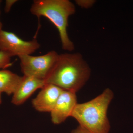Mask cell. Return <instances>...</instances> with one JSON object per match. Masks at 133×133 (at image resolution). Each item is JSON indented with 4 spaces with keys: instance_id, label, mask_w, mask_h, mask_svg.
Instances as JSON below:
<instances>
[{
    "instance_id": "6da1fadb",
    "label": "cell",
    "mask_w": 133,
    "mask_h": 133,
    "mask_svg": "<svg viewBox=\"0 0 133 133\" xmlns=\"http://www.w3.org/2000/svg\"><path fill=\"white\" fill-rule=\"evenodd\" d=\"M90 68L79 52L59 54L45 83L55 85L64 90L76 93L90 77Z\"/></svg>"
},
{
    "instance_id": "7a4b0ae2",
    "label": "cell",
    "mask_w": 133,
    "mask_h": 133,
    "mask_svg": "<svg viewBox=\"0 0 133 133\" xmlns=\"http://www.w3.org/2000/svg\"><path fill=\"white\" fill-rule=\"evenodd\" d=\"M113 97L112 91L106 88L93 99L78 103L71 116L78 122L79 126L90 133H108L110 125L107 111Z\"/></svg>"
},
{
    "instance_id": "3957f363",
    "label": "cell",
    "mask_w": 133,
    "mask_h": 133,
    "mask_svg": "<svg viewBox=\"0 0 133 133\" xmlns=\"http://www.w3.org/2000/svg\"><path fill=\"white\" fill-rule=\"evenodd\" d=\"M76 7L69 0H35L30 9L32 14L38 19L45 17L57 28L62 49L68 51L74 49V43L68 35L69 17L76 12Z\"/></svg>"
},
{
    "instance_id": "277c9868",
    "label": "cell",
    "mask_w": 133,
    "mask_h": 133,
    "mask_svg": "<svg viewBox=\"0 0 133 133\" xmlns=\"http://www.w3.org/2000/svg\"><path fill=\"white\" fill-rule=\"evenodd\" d=\"M59 55L56 51L52 50L37 56L31 55L19 56L22 72L25 76L45 81L57 61Z\"/></svg>"
},
{
    "instance_id": "5b68a950",
    "label": "cell",
    "mask_w": 133,
    "mask_h": 133,
    "mask_svg": "<svg viewBox=\"0 0 133 133\" xmlns=\"http://www.w3.org/2000/svg\"><path fill=\"white\" fill-rule=\"evenodd\" d=\"M41 47L39 43L35 38L26 41L23 40L15 33L0 30V51L14 56L31 55Z\"/></svg>"
},
{
    "instance_id": "8992f818",
    "label": "cell",
    "mask_w": 133,
    "mask_h": 133,
    "mask_svg": "<svg viewBox=\"0 0 133 133\" xmlns=\"http://www.w3.org/2000/svg\"><path fill=\"white\" fill-rule=\"evenodd\" d=\"M77 104L76 93L63 90L50 112L52 123L56 125L61 124L71 116Z\"/></svg>"
},
{
    "instance_id": "52a82bcc",
    "label": "cell",
    "mask_w": 133,
    "mask_h": 133,
    "mask_svg": "<svg viewBox=\"0 0 133 133\" xmlns=\"http://www.w3.org/2000/svg\"><path fill=\"white\" fill-rule=\"evenodd\" d=\"M32 101L33 107L40 112H50L54 108L63 89L51 84L46 83Z\"/></svg>"
},
{
    "instance_id": "ba28073f",
    "label": "cell",
    "mask_w": 133,
    "mask_h": 133,
    "mask_svg": "<svg viewBox=\"0 0 133 133\" xmlns=\"http://www.w3.org/2000/svg\"><path fill=\"white\" fill-rule=\"evenodd\" d=\"M45 84L44 80L24 75L13 94L12 103L17 106L23 104L36 90L42 88Z\"/></svg>"
},
{
    "instance_id": "9c48e42d",
    "label": "cell",
    "mask_w": 133,
    "mask_h": 133,
    "mask_svg": "<svg viewBox=\"0 0 133 133\" xmlns=\"http://www.w3.org/2000/svg\"><path fill=\"white\" fill-rule=\"evenodd\" d=\"M22 78V77L6 69L0 70V94L13 95Z\"/></svg>"
},
{
    "instance_id": "30bf717a",
    "label": "cell",
    "mask_w": 133,
    "mask_h": 133,
    "mask_svg": "<svg viewBox=\"0 0 133 133\" xmlns=\"http://www.w3.org/2000/svg\"><path fill=\"white\" fill-rule=\"evenodd\" d=\"M11 57L6 52L0 51V69H6L12 65Z\"/></svg>"
},
{
    "instance_id": "8fae6325",
    "label": "cell",
    "mask_w": 133,
    "mask_h": 133,
    "mask_svg": "<svg viewBox=\"0 0 133 133\" xmlns=\"http://www.w3.org/2000/svg\"><path fill=\"white\" fill-rule=\"evenodd\" d=\"M75 2L78 6L83 8L88 9L91 8L95 4L94 0H77Z\"/></svg>"
},
{
    "instance_id": "7c38bea8",
    "label": "cell",
    "mask_w": 133,
    "mask_h": 133,
    "mask_svg": "<svg viewBox=\"0 0 133 133\" xmlns=\"http://www.w3.org/2000/svg\"><path fill=\"white\" fill-rule=\"evenodd\" d=\"M17 0H6L5 1V5L4 8V11L8 14L10 11L12 6L15 3L17 2Z\"/></svg>"
},
{
    "instance_id": "4fadbf2b",
    "label": "cell",
    "mask_w": 133,
    "mask_h": 133,
    "mask_svg": "<svg viewBox=\"0 0 133 133\" xmlns=\"http://www.w3.org/2000/svg\"><path fill=\"white\" fill-rule=\"evenodd\" d=\"M71 133H91L88 131H87L86 129L81 127L80 126H79L77 128L72 130Z\"/></svg>"
},
{
    "instance_id": "5bb4252c",
    "label": "cell",
    "mask_w": 133,
    "mask_h": 133,
    "mask_svg": "<svg viewBox=\"0 0 133 133\" xmlns=\"http://www.w3.org/2000/svg\"><path fill=\"white\" fill-rule=\"evenodd\" d=\"M1 1L0 0V4H1ZM3 26V25L2 22L0 21V30H2Z\"/></svg>"
},
{
    "instance_id": "9a60e30c",
    "label": "cell",
    "mask_w": 133,
    "mask_h": 133,
    "mask_svg": "<svg viewBox=\"0 0 133 133\" xmlns=\"http://www.w3.org/2000/svg\"><path fill=\"white\" fill-rule=\"evenodd\" d=\"M2 100L1 94H0V105L2 104Z\"/></svg>"
}]
</instances>
